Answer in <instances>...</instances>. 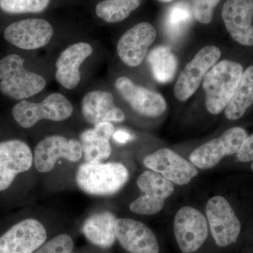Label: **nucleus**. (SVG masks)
<instances>
[{"mask_svg": "<svg viewBox=\"0 0 253 253\" xmlns=\"http://www.w3.org/2000/svg\"><path fill=\"white\" fill-rule=\"evenodd\" d=\"M244 68L240 63L224 60L214 65L203 80L208 112L217 115L222 112L234 94Z\"/></svg>", "mask_w": 253, "mask_h": 253, "instance_id": "1", "label": "nucleus"}, {"mask_svg": "<svg viewBox=\"0 0 253 253\" xmlns=\"http://www.w3.org/2000/svg\"><path fill=\"white\" fill-rule=\"evenodd\" d=\"M129 179V172L121 163L81 165L76 173L78 187L91 196H109L118 192Z\"/></svg>", "mask_w": 253, "mask_h": 253, "instance_id": "2", "label": "nucleus"}, {"mask_svg": "<svg viewBox=\"0 0 253 253\" xmlns=\"http://www.w3.org/2000/svg\"><path fill=\"white\" fill-rule=\"evenodd\" d=\"M25 60L18 54H9L0 60V91L16 100H26L44 89L46 81L24 66Z\"/></svg>", "mask_w": 253, "mask_h": 253, "instance_id": "3", "label": "nucleus"}, {"mask_svg": "<svg viewBox=\"0 0 253 253\" xmlns=\"http://www.w3.org/2000/svg\"><path fill=\"white\" fill-rule=\"evenodd\" d=\"M72 103L61 93H52L41 103L22 100L14 106L12 116L23 128H31L42 120L61 122L72 116Z\"/></svg>", "mask_w": 253, "mask_h": 253, "instance_id": "4", "label": "nucleus"}, {"mask_svg": "<svg viewBox=\"0 0 253 253\" xmlns=\"http://www.w3.org/2000/svg\"><path fill=\"white\" fill-rule=\"evenodd\" d=\"M141 195L129 205L131 212L144 215L157 214L165 206L166 199L174 193V184L154 171L141 173L136 181Z\"/></svg>", "mask_w": 253, "mask_h": 253, "instance_id": "5", "label": "nucleus"}, {"mask_svg": "<svg viewBox=\"0 0 253 253\" xmlns=\"http://www.w3.org/2000/svg\"><path fill=\"white\" fill-rule=\"evenodd\" d=\"M247 136L244 128H230L217 139L195 149L190 155V162L200 169H211L217 166L225 156L237 154Z\"/></svg>", "mask_w": 253, "mask_h": 253, "instance_id": "6", "label": "nucleus"}, {"mask_svg": "<svg viewBox=\"0 0 253 253\" xmlns=\"http://www.w3.org/2000/svg\"><path fill=\"white\" fill-rule=\"evenodd\" d=\"M221 57V51L214 46L200 50L181 73L174 86V96L180 101L189 99L199 89L208 71Z\"/></svg>", "mask_w": 253, "mask_h": 253, "instance_id": "7", "label": "nucleus"}, {"mask_svg": "<svg viewBox=\"0 0 253 253\" xmlns=\"http://www.w3.org/2000/svg\"><path fill=\"white\" fill-rule=\"evenodd\" d=\"M206 212L213 239L217 246L226 247L235 243L241 226L229 203L222 196H214L208 201Z\"/></svg>", "mask_w": 253, "mask_h": 253, "instance_id": "8", "label": "nucleus"}, {"mask_svg": "<svg viewBox=\"0 0 253 253\" xmlns=\"http://www.w3.org/2000/svg\"><path fill=\"white\" fill-rule=\"evenodd\" d=\"M174 234L181 252L194 253L207 239V219L196 208H181L174 217Z\"/></svg>", "mask_w": 253, "mask_h": 253, "instance_id": "9", "label": "nucleus"}, {"mask_svg": "<svg viewBox=\"0 0 253 253\" xmlns=\"http://www.w3.org/2000/svg\"><path fill=\"white\" fill-rule=\"evenodd\" d=\"M82 157L81 142L60 135L46 136L38 143L34 151L35 166L37 170L42 173L52 170L61 158L71 162H78Z\"/></svg>", "mask_w": 253, "mask_h": 253, "instance_id": "10", "label": "nucleus"}, {"mask_svg": "<svg viewBox=\"0 0 253 253\" xmlns=\"http://www.w3.org/2000/svg\"><path fill=\"white\" fill-rule=\"evenodd\" d=\"M44 226L35 219L18 222L0 237V253H33L45 243Z\"/></svg>", "mask_w": 253, "mask_h": 253, "instance_id": "11", "label": "nucleus"}, {"mask_svg": "<svg viewBox=\"0 0 253 253\" xmlns=\"http://www.w3.org/2000/svg\"><path fill=\"white\" fill-rule=\"evenodd\" d=\"M54 28L42 18H28L10 24L4 32V39L19 49L35 50L49 44Z\"/></svg>", "mask_w": 253, "mask_h": 253, "instance_id": "12", "label": "nucleus"}, {"mask_svg": "<svg viewBox=\"0 0 253 253\" xmlns=\"http://www.w3.org/2000/svg\"><path fill=\"white\" fill-rule=\"evenodd\" d=\"M144 164L177 185L189 184L199 174L197 168L192 163L169 149H159L146 156Z\"/></svg>", "mask_w": 253, "mask_h": 253, "instance_id": "13", "label": "nucleus"}, {"mask_svg": "<svg viewBox=\"0 0 253 253\" xmlns=\"http://www.w3.org/2000/svg\"><path fill=\"white\" fill-rule=\"evenodd\" d=\"M156 38V31L152 25L146 22L138 23L120 38L117 44L120 59L129 67L139 66Z\"/></svg>", "mask_w": 253, "mask_h": 253, "instance_id": "14", "label": "nucleus"}, {"mask_svg": "<svg viewBox=\"0 0 253 253\" xmlns=\"http://www.w3.org/2000/svg\"><path fill=\"white\" fill-rule=\"evenodd\" d=\"M33 161L31 148L24 141L0 143V191L9 188L17 174L29 170Z\"/></svg>", "mask_w": 253, "mask_h": 253, "instance_id": "15", "label": "nucleus"}, {"mask_svg": "<svg viewBox=\"0 0 253 253\" xmlns=\"http://www.w3.org/2000/svg\"><path fill=\"white\" fill-rule=\"evenodd\" d=\"M115 86L123 99L141 116L158 117L167 109V103L161 94L136 85L129 78H118Z\"/></svg>", "mask_w": 253, "mask_h": 253, "instance_id": "16", "label": "nucleus"}, {"mask_svg": "<svg viewBox=\"0 0 253 253\" xmlns=\"http://www.w3.org/2000/svg\"><path fill=\"white\" fill-rule=\"evenodd\" d=\"M221 16L231 38L244 46H253V0H227Z\"/></svg>", "mask_w": 253, "mask_h": 253, "instance_id": "17", "label": "nucleus"}, {"mask_svg": "<svg viewBox=\"0 0 253 253\" xmlns=\"http://www.w3.org/2000/svg\"><path fill=\"white\" fill-rule=\"evenodd\" d=\"M116 239L129 253H159L158 240L142 222L127 218L116 220Z\"/></svg>", "mask_w": 253, "mask_h": 253, "instance_id": "18", "label": "nucleus"}, {"mask_svg": "<svg viewBox=\"0 0 253 253\" xmlns=\"http://www.w3.org/2000/svg\"><path fill=\"white\" fill-rule=\"evenodd\" d=\"M93 51L90 44L83 42L75 43L63 50L55 63L56 81L66 89H75L81 80L80 68Z\"/></svg>", "mask_w": 253, "mask_h": 253, "instance_id": "19", "label": "nucleus"}, {"mask_svg": "<svg viewBox=\"0 0 253 253\" xmlns=\"http://www.w3.org/2000/svg\"><path fill=\"white\" fill-rule=\"evenodd\" d=\"M82 114L86 123L95 125L100 123H121L125 114L116 106L113 94L109 91L94 90L84 95L81 102Z\"/></svg>", "mask_w": 253, "mask_h": 253, "instance_id": "20", "label": "nucleus"}, {"mask_svg": "<svg viewBox=\"0 0 253 253\" xmlns=\"http://www.w3.org/2000/svg\"><path fill=\"white\" fill-rule=\"evenodd\" d=\"M116 220L113 213H96L84 221L83 234L91 244L102 249H109L116 241Z\"/></svg>", "mask_w": 253, "mask_h": 253, "instance_id": "21", "label": "nucleus"}, {"mask_svg": "<svg viewBox=\"0 0 253 253\" xmlns=\"http://www.w3.org/2000/svg\"><path fill=\"white\" fill-rule=\"evenodd\" d=\"M253 104V66L243 73L234 94L224 109L227 119L236 121L242 117Z\"/></svg>", "mask_w": 253, "mask_h": 253, "instance_id": "22", "label": "nucleus"}, {"mask_svg": "<svg viewBox=\"0 0 253 253\" xmlns=\"http://www.w3.org/2000/svg\"><path fill=\"white\" fill-rule=\"evenodd\" d=\"M147 60L151 73L158 83L166 84L175 76L177 59L168 46H156L150 51Z\"/></svg>", "mask_w": 253, "mask_h": 253, "instance_id": "23", "label": "nucleus"}, {"mask_svg": "<svg viewBox=\"0 0 253 253\" xmlns=\"http://www.w3.org/2000/svg\"><path fill=\"white\" fill-rule=\"evenodd\" d=\"M109 139L94 127L83 131L80 142L86 162L97 163L108 159L112 151Z\"/></svg>", "mask_w": 253, "mask_h": 253, "instance_id": "24", "label": "nucleus"}, {"mask_svg": "<svg viewBox=\"0 0 253 253\" xmlns=\"http://www.w3.org/2000/svg\"><path fill=\"white\" fill-rule=\"evenodd\" d=\"M141 0H104L96 5V14L110 23L121 22L140 6Z\"/></svg>", "mask_w": 253, "mask_h": 253, "instance_id": "25", "label": "nucleus"}, {"mask_svg": "<svg viewBox=\"0 0 253 253\" xmlns=\"http://www.w3.org/2000/svg\"><path fill=\"white\" fill-rule=\"evenodd\" d=\"M193 11L189 4L178 2L168 10L165 28L171 38H178L185 33L192 21Z\"/></svg>", "mask_w": 253, "mask_h": 253, "instance_id": "26", "label": "nucleus"}, {"mask_svg": "<svg viewBox=\"0 0 253 253\" xmlns=\"http://www.w3.org/2000/svg\"><path fill=\"white\" fill-rule=\"evenodd\" d=\"M50 0H0V9L7 14H37L44 11Z\"/></svg>", "mask_w": 253, "mask_h": 253, "instance_id": "27", "label": "nucleus"}, {"mask_svg": "<svg viewBox=\"0 0 253 253\" xmlns=\"http://www.w3.org/2000/svg\"><path fill=\"white\" fill-rule=\"evenodd\" d=\"M73 249L72 238L67 234H60L42 245L33 253H71Z\"/></svg>", "mask_w": 253, "mask_h": 253, "instance_id": "28", "label": "nucleus"}, {"mask_svg": "<svg viewBox=\"0 0 253 253\" xmlns=\"http://www.w3.org/2000/svg\"><path fill=\"white\" fill-rule=\"evenodd\" d=\"M193 12L199 23L208 24L212 21L213 11L221 0H191Z\"/></svg>", "mask_w": 253, "mask_h": 253, "instance_id": "29", "label": "nucleus"}, {"mask_svg": "<svg viewBox=\"0 0 253 253\" xmlns=\"http://www.w3.org/2000/svg\"><path fill=\"white\" fill-rule=\"evenodd\" d=\"M236 154L241 162L248 163L253 161V134L245 139Z\"/></svg>", "mask_w": 253, "mask_h": 253, "instance_id": "30", "label": "nucleus"}, {"mask_svg": "<svg viewBox=\"0 0 253 253\" xmlns=\"http://www.w3.org/2000/svg\"><path fill=\"white\" fill-rule=\"evenodd\" d=\"M113 138L114 140L117 141L119 144H126L127 141L134 139V136L123 129H118L115 131L113 134Z\"/></svg>", "mask_w": 253, "mask_h": 253, "instance_id": "31", "label": "nucleus"}, {"mask_svg": "<svg viewBox=\"0 0 253 253\" xmlns=\"http://www.w3.org/2000/svg\"><path fill=\"white\" fill-rule=\"evenodd\" d=\"M158 1H161V2L168 3L172 1V0H158Z\"/></svg>", "mask_w": 253, "mask_h": 253, "instance_id": "32", "label": "nucleus"}, {"mask_svg": "<svg viewBox=\"0 0 253 253\" xmlns=\"http://www.w3.org/2000/svg\"><path fill=\"white\" fill-rule=\"evenodd\" d=\"M251 168H252V169L253 170V162L252 166H251Z\"/></svg>", "mask_w": 253, "mask_h": 253, "instance_id": "33", "label": "nucleus"}, {"mask_svg": "<svg viewBox=\"0 0 253 253\" xmlns=\"http://www.w3.org/2000/svg\"></svg>", "mask_w": 253, "mask_h": 253, "instance_id": "34", "label": "nucleus"}]
</instances>
